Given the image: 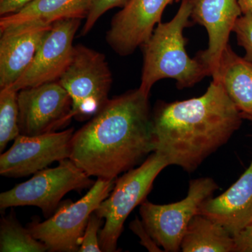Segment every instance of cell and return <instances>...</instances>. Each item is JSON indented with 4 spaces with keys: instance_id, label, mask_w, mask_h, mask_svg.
Returning a JSON list of instances; mask_svg holds the SVG:
<instances>
[{
    "instance_id": "6da1fadb",
    "label": "cell",
    "mask_w": 252,
    "mask_h": 252,
    "mask_svg": "<svg viewBox=\"0 0 252 252\" xmlns=\"http://www.w3.org/2000/svg\"><path fill=\"white\" fill-rule=\"evenodd\" d=\"M153 152L149 95L138 88L109 99L74 132L69 158L90 177L115 180Z\"/></svg>"
},
{
    "instance_id": "7a4b0ae2",
    "label": "cell",
    "mask_w": 252,
    "mask_h": 252,
    "mask_svg": "<svg viewBox=\"0 0 252 252\" xmlns=\"http://www.w3.org/2000/svg\"><path fill=\"white\" fill-rule=\"evenodd\" d=\"M243 120L220 81L212 79L200 97L158 102L152 113L154 152L168 166L195 172L228 143Z\"/></svg>"
},
{
    "instance_id": "3957f363",
    "label": "cell",
    "mask_w": 252,
    "mask_h": 252,
    "mask_svg": "<svg viewBox=\"0 0 252 252\" xmlns=\"http://www.w3.org/2000/svg\"><path fill=\"white\" fill-rule=\"evenodd\" d=\"M190 14V0H182L175 17L169 22L159 23L141 46L143 67L139 89L144 94L149 95L152 86L163 79H175L177 89H184L211 76L209 68L197 56L191 59L186 51L184 31L193 24Z\"/></svg>"
},
{
    "instance_id": "277c9868",
    "label": "cell",
    "mask_w": 252,
    "mask_h": 252,
    "mask_svg": "<svg viewBox=\"0 0 252 252\" xmlns=\"http://www.w3.org/2000/svg\"><path fill=\"white\" fill-rule=\"evenodd\" d=\"M167 166L163 157L153 152L140 167L131 169L117 179L109 196L94 211L105 220L99 233L102 252L117 251L118 240L126 220L137 205L145 201L154 180Z\"/></svg>"
},
{
    "instance_id": "5b68a950",
    "label": "cell",
    "mask_w": 252,
    "mask_h": 252,
    "mask_svg": "<svg viewBox=\"0 0 252 252\" xmlns=\"http://www.w3.org/2000/svg\"><path fill=\"white\" fill-rule=\"evenodd\" d=\"M59 82L72 98V118L84 122L90 120L108 102L112 74L105 55L77 44Z\"/></svg>"
},
{
    "instance_id": "8992f818",
    "label": "cell",
    "mask_w": 252,
    "mask_h": 252,
    "mask_svg": "<svg viewBox=\"0 0 252 252\" xmlns=\"http://www.w3.org/2000/svg\"><path fill=\"white\" fill-rule=\"evenodd\" d=\"M115 180L97 178L88 193L76 203L63 204L47 220H32L28 230L49 252H77L91 215L109 196Z\"/></svg>"
},
{
    "instance_id": "52a82bcc",
    "label": "cell",
    "mask_w": 252,
    "mask_h": 252,
    "mask_svg": "<svg viewBox=\"0 0 252 252\" xmlns=\"http://www.w3.org/2000/svg\"><path fill=\"white\" fill-rule=\"evenodd\" d=\"M94 183L70 158L64 159L57 167L43 169L31 180L0 194V208L35 206L41 209L44 216L50 217L66 194L72 190L80 191Z\"/></svg>"
},
{
    "instance_id": "ba28073f",
    "label": "cell",
    "mask_w": 252,
    "mask_h": 252,
    "mask_svg": "<svg viewBox=\"0 0 252 252\" xmlns=\"http://www.w3.org/2000/svg\"><path fill=\"white\" fill-rule=\"evenodd\" d=\"M218 189L213 179L201 177L189 182L187 196L177 203L157 205L145 200L140 208L142 223L164 252H179L189 223Z\"/></svg>"
},
{
    "instance_id": "9c48e42d",
    "label": "cell",
    "mask_w": 252,
    "mask_h": 252,
    "mask_svg": "<svg viewBox=\"0 0 252 252\" xmlns=\"http://www.w3.org/2000/svg\"><path fill=\"white\" fill-rule=\"evenodd\" d=\"M20 134L37 136L56 132L72 119V100L59 81L18 93Z\"/></svg>"
},
{
    "instance_id": "30bf717a",
    "label": "cell",
    "mask_w": 252,
    "mask_h": 252,
    "mask_svg": "<svg viewBox=\"0 0 252 252\" xmlns=\"http://www.w3.org/2000/svg\"><path fill=\"white\" fill-rule=\"evenodd\" d=\"M74 128L37 136L19 135L9 150L0 156V174L6 177H27L53 162L69 158Z\"/></svg>"
},
{
    "instance_id": "8fae6325",
    "label": "cell",
    "mask_w": 252,
    "mask_h": 252,
    "mask_svg": "<svg viewBox=\"0 0 252 252\" xmlns=\"http://www.w3.org/2000/svg\"><path fill=\"white\" fill-rule=\"evenodd\" d=\"M81 21L69 18L53 23L31 65L9 88L19 91L59 81L72 59L73 40Z\"/></svg>"
},
{
    "instance_id": "7c38bea8",
    "label": "cell",
    "mask_w": 252,
    "mask_h": 252,
    "mask_svg": "<svg viewBox=\"0 0 252 252\" xmlns=\"http://www.w3.org/2000/svg\"><path fill=\"white\" fill-rule=\"evenodd\" d=\"M173 1L129 0L111 21L106 34L109 46L121 56L133 54L152 36L164 10Z\"/></svg>"
},
{
    "instance_id": "4fadbf2b",
    "label": "cell",
    "mask_w": 252,
    "mask_h": 252,
    "mask_svg": "<svg viewBox=\"0 0 252 252\" xmlns=\"http://www.w3.org/2000/svg\"><path fill=\"white\" fill-rule=\"evenodd\" d=\"M193 23L203 26L209 36L208 48L196 56L209 68L212 77L218 70L220 56L228 44L230 34L242 16L238 0H190Z\"/></svg>"
},
{
    "instance_id": "5bb4252c",
    "label": "cell",
    "mask_w": 252,
    "mask_h": 252,
    "mask_svg": "<svg viewBox=\"0 0 252 252\" xmlns=\"http://www.w3.org/2000/svg\"><path fill=\"white\" fill-rule=\"evenodd\" d=\"M52 25H21L0 31V89L11 87L26 72Z\"/></svg>"
},
{
    "instance_id": "9a60e30c",
    "label": "cell",
    "mask_w": 252,
    "mask_h": 252,
    "mask_svg": "<svg viewBox=\"0 0 252 252\" xmlns=\"http://www.w3.org/2000/svg\"><path fill=\"white\" fill-rule=\"evenodd\" d=\"M198 215L220 223L232 235L252 225V161L229 189L202 205Z\"/></svg>"
},
{
    "instance_id": "2e32d148",
    "label": "cell",
    "mask_w": 252,
    "mask_h": 252,
    "mask_svg": "<svg viewBox=\"0 0 252 252\" xmlns=\"http://www.w3.org/2000/svg\"><path fill=\"white\" fill-rule=\"evenodd\" d=\"M94 0H32L14 14L1 16L0 31L21 25H52L69 18L86 19Z\"/></svg>"
},
{
    "instance_id": "e0dca14e",
    "label": "cell",
    "mask_w": 252,
    "mask_h": 252,
    "mask_svg": "<svg viewBox=\"0 0 252 252\" xmlns=\"http://www.w3.org/2000/svg\"><path fill=\"white\" fill-rule=\"evenodd\" d=\"M212 79L220 81L242 118L252 122V63L235 54L228 44Z\"/></svg>"
},
{
    "instance_id": "ac0fdd59",
    "label": "cell",
    "mask_w": 252,
    "mask_h": 252,
    "mask_svg": "<svg viewBox=\"0 0 252 252\" xmlns=\"http://www.w3.org/2000/svg\"><path fill=\"white\" fill-rule=\"evenodd\" d=\"M233 235L220 223L201 215L192 219L181 243L183 252H234Z\"/></svg>"
},
{
    "instance_id": "d6986e66",
    "label": "cell",
    "mask_w": 252,
    "mask_h": 252,
    "mask_svg": "<svg viewBox=\"0 0 252 252\" xmlns=\"http://www.w3.org/2000/svg\"><path fill=\"white\" fill-rule=\"evenodd\" d=\"M47 248L25 228L14 215L2 217L0 222V252H44Z\"/></svg>"
},
{
    "instance_id": "ffe728a7",
    "label": "cell",
    "mask_w": 252,
    "mask_h": 252,
    "mask_svg": "<svg viewBox=\"0 0 252 252\" xmlns=\"http://www.w3.org/2000/svg\"><path fill=\"white\" fill-rule=\"evenodd\" d=\"M18 91L10 88L0 90V152L20 134L18 126Z\"/></svg>"
},
{
    "instance_id": "44dd1931",
    "label": "cell",
    "mask_w": 252,
    "mask_h": 252,
    "mask_svg": "<svg viewBox=\"0 0 252 252\" xmlns=\"http://www.w3.org/2000/svg\"><path fill=\"white\" fill-rule=\"evenodd\" d=\"M129 0H94L86 22L81 31V35L85 36L94 27L102 15L114 8L124 7Z\"/></svg>"
},
{
    "instance_id": "7402d4cb",
    "label": "cell",
    "mask_w": 252,
    "mask_h": 252,
    "mask_svg": "<svg viewBox=\"0 0 252 252\" xmlns=\"http://www.w3.org/2000/svg\"><path fill=\"white\" fill-rule=\"evenodd\" d=\"M239 46L245 51L244 59L252 63V14H244L238 18L233 28Z\"/></svg>"
},
{
    "instance_id": "603a6c76",
    "label": "cell",
    "mask_w": 252,
    "mask_h": 252,
    "mask_svg": "<svg viewBox=\"0 0 252 252\" xmlns=\"http://www.w3.org/2000/svg\"><path fill=\"white\" fill-rule=\"evenodd\" d=\"M102 219L94 212L89 218L85 232L81 238L80 252H102L99 241V230L102 224Z\"/></svg>"
},
{
    "instance_id": "cb8c5ba5",
    "label": "cell",
    "mask_w": 252,
    "mask_h": 252,
    "mask_svg": "<svg viewBox=\"0 0 252 252\" xmlns=\"http://www.w3.org/2000/svg\"><path fill=\"white\" fill-rule=\"evenodd\" d=\"M130 228L135 234L140 238L141 245L148 250L149 252H163L160 250V247L154 241L150 234L148 233L142 220L136 218L132 220L130 224Z\"/></svg>"
},
{
    "instance_id": "d4e9b609",
    "label": "cell",
    "mask_w": 252,
    "mask_h": 252,
    "mask_svg": "<svg viewBox=\"0 0 252 252\" xmlns=\"http://www.w3.org/2000/svg\"><path fill=\"white\" fill-rule=\"evenodd\" d=\"M234 252H252V226L233 235Z\"/></svg>"
},
{
    "instance_id": "484cf974",
    "label": "cell",
    "mask_w": 252,
    "mask_h": 252,
    "mask_svg": "<svg viewBox=\"0 0 252 252\" xmlns=\"http://www.w3.org/2000/svg\"><path fill=\"white\" fill-rule=\"evenodd\" d=\"M32 0H0L1 16L14 14Z\"/></svg>"
},
{
    "instance_id": "4316f807",
    "label": "cell",
    "mask_w": 252,
    "mask_h": 252,
    "mask_svg": "<svg viewBox=\"0 0 252 252\" xmlns=\"http://www.w3.org/2000/svg\"><path fill=\"white\" fill-rule=\"evenodd\" d=\"M239 5L244 14H252V0H238Z\"/></svg>"
},
{
    "instance_id": "83f0119b",
    "label": "cell",
    "mask_w": 252,
    "mask_h": 252,
    "mask_svg": "<svg viewBox=\"0 0 252 252\" xmlns=\"http://www.w3.org/2000/svg\"><path fill=\"white\" fill-rule=\"evenodd\" d=\"M176 1H177V2H178V1H180V0H175Z\"/></svg>"
},
{
    "instance_id": "f1b7e54d",
    "label": "cell",
    "mask_w": 252,
    "mask_h": 252,
    "mask_svg": "<svg viewBox=\"0 0 252 252\" xmlns=\"http://www.w3.org/2000/svg\"><path fill=\"white\" fill-rule=\"evenodd\" d=\"M251 226H252V225H251Z\"/></svg>"
}]
</instances>
